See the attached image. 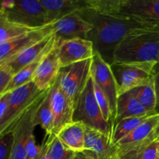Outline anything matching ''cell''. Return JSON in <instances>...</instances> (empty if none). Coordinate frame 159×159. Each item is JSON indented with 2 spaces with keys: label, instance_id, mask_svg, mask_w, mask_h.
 Segmentation results:
<instances>
[{
  "label": "cell",
  "instance_id": "cell-30",
  "mask_svg": "<svg viewBox=\"0 0 159 159\" xmlns=\"http://www.w3.org/2000/svg\"><path fill=\"white\" fill-rule=\"evenodd\" d=\"M41 145H37L34 133L29 137L26 145V159H39L41 155Z\"/></svg>",
  "mask_w": 159,
  "mask_h": 159
},
{
  "label": "cell",
  "instance_id": "cell-10",
  "mask_svg": "<svg viewBox=\"0 0 159 159\" xmlns=\"http://www.w3.org/2000/svg\"><path fill=\"white\" fill-rule=\"evenodd\" d=\"M51 24L54 35L58 43L75 38L87 39L93 28V25L85 20L79 12L65 16Z\"/></svg>",
  "mask_w": 159,
  "mask_h": 159
},
{
  "label": "cell",
  "instance_id": "cell-6",
  "mask_svg": "<svg viewBox=\"0 0 159 159\" xmlns=\"http://www.w3.org/2000/svg\"><path fill=\"white\" fill-rule=\"evenodd\" d=\"M110 65L116 80L119 96L146 83L153 77L158 66L148 63L116 62Z\"/></svg>",
  "mask_w": 159,
  "mask_h": 159
},
{
  "label": "cell",
  "instance_id": "cell-31",
  "mask_svg": "<svg viewBox=\"0 0 159 159\" xmlns=\"http://www.w3.org/2000/svg\"><path fill=\"white\" fill-rule=\"evenodd\" d=\"M12 76L13 75L7 67L0 65V98L4 95Z\"/></svg>",
  "mask_w": 159,
  "mask_h": 159
},
{
  "label": "cell",
  "instance_id": "cell-23",
  "mask_svg": "<svg viewBox=\"0 0 159 159\" xmlns=\"http://www.w3.org/2000/svg\"><path fill=\"white\" fill-rule=\"evenodd\" d=\"M53 123H54V118H53L49 89L45 96H43L40 103L39 104L37 112L34 115V124L36 127L40 126L43 130H45L46 135H49L52 133Z\"/></svg>",
  "mask_w": 159,
  "mask_h": 159
},
{
  "label": "cell",
  "instance_id": "cell-22",
  "mask_svg": "<svg viewBox=\"0 0 159 159\" xmlns=\"http://www.w3.org/2000/svg\"><path fill=\"white\" fill-rule=\"evenodd\" d=\"M129 93L133 95L142 104L143 107L150 114L156 113L157 96L154 76L146 83L133 89L129 91Z\"/></svg>",
  "mask_w": 159,
  "mask_h": 159
},
{
  "label": "cell",
  "instance_id": "cell-20",
  "mask_svg": "<svg viewBox=\"0 0 159 159\" xmlns=\"http://www.w3.org/2000/svg\"><path fill=\"white\" fill-rule=\"evenodd\" d=\"M150 114L142 104L130 93H126L119 96L116 107V116L114 127L120 121L129 118L141 117ZM113 127V128H114Z\"/></svg>",
  "mask_w": 159,
  "mask_h": 159
},
{
  "label": "cell",
  "instance_id": "cell-28",
  "mask_svg": "<svg viewBox=\"0 0 159 159\" xmlns=\"http://www.w3.org/2000/svg\"><path fill=\"white\" fill-rule=\"evenodd\" d=\"M93 83H94V82H93ZM94 92L96 101H97L98 105H99V108H100L104 120L107 123L111 124V110H110V103H109V101L107 99V96H105V94L102 93L100 88L96 83H94Z\"/></svg>",
  "mask_w": 159,
  "mask_h": 159
},
{
  "label": "cell",
  "instance_id": "cell-21",
  "mask_svg": "<svg viewBox=\"0 0 159 159\" xmlns=\"http://www.w3.org/2000/svg\"><path fill=\"white\" fill-rule=\"evenodd\" d=\"M85 125L82 122L68 124L57 134L62 143L75 152L85 150Z\"/></svg>",
  "mask_w": 159,
  "mask_h": 159
},
{
  "label": "cell",
  "instance_id": "cell-2",
  "mask_svg": "<svg viewBox=\"0 0 159 159\" xmlns=\"http://www.w3.org/2000/svg\"><path fill=\"white\" fill-rule=\"evenodd\" d=\"M113 62L148 63L159 62V30L139 29L125 37L113 52Z\"/></svg>",
  "mask_w": 159,
  "mask_h": 159
},
{
  "label": "cell",
  "instance_id": "cell-9",
  "mask_svg": "<svg viewBox=\"0 0 159 159\" xmlns=\"http://www.w3.org/2000/svg\"><path fill=\"white\" fill-rule=\"evenodd\" d=\"M120 15L159 30V0H122Z\"/></svg>",
  "mask_w": 159,
  "mask_h": 159
},
{
  "label": "cell",
  "instance_id": "cell-29",
  "mask_svg": "<svg viewBox=\"0 0 159 159\" xmlns=\"http://www.w3.org/2000/svg\"><path fill=\"white\" fill-rule=\"evenodd\" d=\"M13 144L12 132L0 137V159H9Z\"/></svg>",
  "mask_w": 159,
  "mask_h": 159
},
{
  "label": "cell",
  "instance_id": "cell-8",
  "mask_svg": "<svg viewBox=\"0 0 159 159\" xmlns=\"http://www.w3.org/2000/svg\"><path fill=\"white\" fill-rule=\"evenodd\" d=\"M91 75L94 83L100 88L108 99L111 110V124L113 130L116 116L117 99L119 97L117 85L110 64L105 61L102 56L96 51L92 61Z\"/></svg>",
  "mask_w": 159,
  "mask_h": 159
},
{
  "label": "cell",
  "instance_id": "cell-35",
  "mask_svg": "<svg viewBox=\"0 0 159 159\" xmlns=\"http://www.w3.org/2000/svg\"><path fill=\"white\" fill-rule=\"evenodd\" d=\"M73 159H93V158L85 154L84 152H79L75 153V156Z\"/></svg>",
  "mask_w": 159,
  "mask_h": 159
},
{
  "label": "cell",
  "instance_id": "cell-37",
  "mask_svg": "<svg viewBox=\"0 0 159 159\" xmlns=\"http://www.w3.org/2000/svg\"><path fill=\"white\" fill-rule=\"evenodd\" d=\"M158 66H159V62H158Z\"/></svg>",
  "mask_w": 159,
  "mask_h": 159
},
{
  "label": "cell",
  "instance_id": "cell-13",
  "mask_svg": "<svg viewBox=\"0 0 159 159\" xmlns=\"http://www.w3.org/2000/svg\"><path fill=\"white\" fill-rule=\"evenodd\" d=\"M53 34L52 24L50 23L43 27L34 30L29 34L0 43V65L45 37Z\"/></svg>",
  "mask_w": 159,
  "mask_h": 159
},
{
  "label": "cell",
  "instance_id": "cell-11",
  "mask_svg": "<svg viewBox=\"0 0 159 159\" xmlns=\"http://www.w3.org/2000/svg\"><path fill=\"white\" fill-rule=\"evenodd\" d=\"M48 92V91H47ZM46 92V93H47ZM46 93L39 98L27 111L24 113L21 119L18 121L12 130L13 144L9 159H26V145L29 137L34 133L36 126L34 124V118L39 104L43 99Z\"/></svg>",
  "mask_w": 159,
  "mask_h": 159
},
{
  "label": "cell",
  "instance_id": "cell-33",
  "mask_svg": "<svg viewBox=\"0 0 159 159\" xmlns=\"http://www.w3.org/2000/svg\"><path fill=\"white\" fill-rule=\"evenodd\" d=\"M154 78H155V92H156V96H157L156 113H159V66H157Z\"/></svg>",
  "mask_w": 159,
  "mask_h": 159
},
{
  "label": "cell",
  "instance_id": "cell-4",
  "mask_svg": "<svg viewBox=\"0 0 159 159\" xmlns=\"http://www.w3.org/2000/svg\"><path fill=\"white\" fill-rule=\"evenodd\" d=\"M73 121L83 123L86 127L99 130L111 138L113 128L111 124L104 120L98 105L92 75L76 102Z\"/></svg>",
  "mask_w": 159,
  "mask_h": 159
},
{
  "label": "cell",
  "instance_id": "cell-18",
  "mask_svg": "<svg viewBox=\"0 0 159 159\" xmlns=\"http://www.w3.org/2000/svg\"><path fill=\"white\" fill-rule=\"evenodd\" d=\"M56 38L54 34L48 36L0 65H5L7 67L12 75H14L23 68L30 65L40 57L48 48L54 44Z\"/></svg>",
  "mask_w": 159,
  "mask_h": 159
},
{
  "label": "cell",
  "instance_id": "cell-27",
  "mask_svg": "<svg viewBox=\"0 0 159 159\" xmlns=\"http://www.w3.org/2000/svg\"><path fill=\"white\" fill-rule=\"evenodd\" d=\"M153 115V114H152ZM152 115L145 116H141V117H134L129 118V119L123 120L120 121L113 128V134L111 137V142L113 145L124 139V138L130 134L131 132H133L137 127H139L141 124L147 120Z\"/></svg>",
  "mask_w": 159,
  "mask_h": 159
},
{
  "label": "cell",
  "instance_id": "cell-32",
  "mask_svg": "<svg viewBox=\"0 0 159 159\" xmlns=\"http://www.w3.org/2000/svg\"><path fill=\"white\" fill-rule=\"evenodd\" d=\"M158 157L159 139H156L144 149L141 159H158Z\"/></svg>",
  "mask_w": 159,
  "mask_h": 159
},
{
  "label": "cell",
  "instance_id": "cell-38",
  "mask_svg": "<svg viewBox=\"0 0 159 159\" xmlns=\"http://www.w3.org/2000/svg\"><path fill=\"white\" fill-rule=\"evenodd\" d=\"M158 159H159V157H158Z\"/></svg>",
  "mask_w": 159,
  "mask_h": 159
},
{
  "label": "cell",
  "instance_id": "cell-5",
  "mask_svg": "<svg viewBox=\"0 0 159 159\" xmlns=\"http://www.w3.org/2000/svg\"><path fill=\"white\" fill-rule=\"evenodd\" d=\"M0 11L11 22L32 30L48 25L40 0L0 2Z\"/></svg>",
  "mask_w": 159,
  "mask_h": 159
},
{
  "label": "cell",
  "instance_id": "cell-12",
  "mask_svg": "<svg viewBox=\"0 0 159 159\" xmlns=\"http://www.w3.org/2000/svg\"><path fill=\"white\" fill-rule=\"evenodd\" d=\"M61 68L93 58L95 51L93 43L88 39L75 38L57 42Z\"/></svg>",
  "mask_w": 159,
  "mask_h": 159
},
{
  "label": "cell",
  "instance_id": "cell-14",
  "mask_svg": "<svg viewBox=\"0 0 159 159\" xmlns=\"http://www.w3.org/2000/svg\"><path fill=\"white\" fill-rule=\"evenodd\" d=\"M50 94L54 118L51 134L57 135L63 127L74 122L73 116L75 107L59 88L56 81L50 88Z\"/></svg>",
  "mask_w": 159,
  "mask_h": 159
},
{
  "label": "cell",
  "instance_id": "cell-7",
  "mask_svg": "<svg viewBox=\"0 0 159 159\" xmlns=\"http://www.w3.org/2000/svg\"><path fill=\"white\" fill-rule=\"evenodd\" d=\"M93 58L61 68L56 82L74 107L91 77Z\"/></svg>",
  "mask_w": 159,
  "mask_h": 159
},
{
  "label": "cell",
  "instance_id": "cell-15",
  "mask_svg": "<svg viewBox=\"0 0 159 159\" xmlns=\"http://www.w3.org/2000/svg\"><path fill=\"white\" fill-rule=\"evenodd\" d=\"M156 139H159V113L152 115L114 146L116 150H124L137 146L149 145Z\"/></svg>",
  "mask_w": 159,
  "mask_h": 159
},
{
  "label": "cell",
  "instance_id": "cell-1",
  "mask_svg": "<svg viewBox=\"0 0 159 159\" xmlns=\"http://www.w3.org/2000/svg\"><path fill=\"white\" fill-rule=\"evenodd\" d=\"M79 12L93 26L87 39L93 42L94 51L110 65L113 63L115 48L127 36L137 30L149 29L127 16L101 15L87 9Z\"/></svg>",
  "mask_w": 159,
  "mask_h": 159
},
{
  "label": "cell",
  "instance_id": "cell-25",
  "mask_svg": "<svg viewBox=\"0 0 159 159\" xmlns=\"http://www.w3.org/2000/svg\"><path fill=\"white\" fill-rule=\"evenodd\" d=\"M42 144L44 147L45 153L51 159L74 158L75 152L67 148L56 134L46 135Z\"/></svg>",
  "mask_w": 159,
  "mask_h": 159
},
{
  "label": "cell",
  "instance_id": "cell-3",
  "mask_svg": "<svg viewBox=\"0 0 159 159\" xmlns=\"http://www.w3.org/2000/svg\"><path fill=\"white\" fill-rule=\"evenodd\" d=\"M47 91H40L31 81L10 92L7 107L0 120V137L12 132L18 121L28 109Z\"/></svg>",
  "mask_w": 159,
  "mask_h": 159
},
{
  "label": "cell",
  "instance_id": "cell-34",
  "mask_svg": "<svg viewBox=\"0 0 159 159\" xmlns=\"http://www.w3.org/2000/svg\"><path fill=\"white\" fill-rule=\"evenodd\" d=\"M9 93H6L3 95L1 98H0V120H1L2 117L4 115L5 111L6 110L8 104V100H9Z\"/></svg>",
  "mask_w": 159,
  "mask_h": 159
},
{
  "label": "cell",
  "instance_id": "cell-24",
  "mask_svg": "<svg viewBox=\"0 0 159 159\" xmlns=\"http://www.w3.org/2000/svg\"><path fill=\"white\" fill-rule=\"evenodd\" d=\"M55 44L56 41L54 45H52L51 48H48V49L40 57H38V58L37 59V60L34 61L33 62V63H31L30 65H27V66H26L25 68H23V69L20 70V71H19V72H17L16 75H14L12 76V79H11L10 82H9V85H8L7 88H6L4 94L10 93L12 90L20 88V87L23 86V85H26V84L29 83L31 81H33L34 75V73H35L36 69H37V67H38L40 62L41 61L43 57H44V56L46 55L53 48H54Z\"/></svg>",
  "mask_w": 159,
  "mask_h": 159
},
{
  "label": "cell",
  "instance_id": "cell-26",
  "mask_svg": "<svg viewBox=\"0 0 159 159\" xmlns=\"http://www.w3.org/2000/svg\"><path fill=\"white\" fill-rule=\"evenodd\" d=\"M33 30H34L11 22L0 11V43L29 34Z\"/></svg>",
  "mask_w": 159,
  "mask_h": 159
},
{
  "label": "cell",
  "instance_id": "cell-17",
  "mask_svg": "<svg viewBox=\"0 0 159 159\" xmlns=\"http://www.w3.org/2000/svg\"><path fill=\"white\" fill-rule=\"evenodd\" d=\"M83 152L93 159L116 158V147L112 144L111 138L99 130L88 127H85Z\"/></svg>",
  "mask_w": 159,
  "mask_h": 159
},
{
  "label": "cell",
  "instance_id": "cell-36",
  "mask_svg": "<svg viewBox=\"0 0 159 159\" xmlns=\"http://www.w3.org/2000/svg\"><path fill=\"white\" fill-rule=\"evenodd\" d=\"M41 148H42L41 155H40L39 159H51L49 157H48V155H47L46 153H45V149H44V147H43V144H41Z\"/></svg>",
  "mask_w": 159,
  "mask_h": 159
},
{
  "label": "cell",
  "instance_id": "cell-16",
  "mask_svg": "<svg viewBox=\"0 0 159 159\" xmlns=\"http://www.w3.org/2000/svg\"><path fill=\"white\" fill-rule=\"evenodd\" d=\"M60 69L61 65L56 40V44L54 48L43 57L39 64L34 75L33 82L40 91H47L56 81Z\"/></svg>",
  "mask_w": 159,
  "mask_h": 159
},
{
  "label": "cell",
  "instance_id": "cell-19",
  "mask_svg": "<svg viewBox=\"0 0 159 159\" xmlns=\"http://www.w3.org/2000/svg\"><path fill=\"white\" fill-rule=\"evenodd\" d=\"M40 2L50 24L72 12L82 11L85 9V0H40Z\"/></svg>",
  "mask_w": 159,
  "mask_h": 159
}]
</instances>
